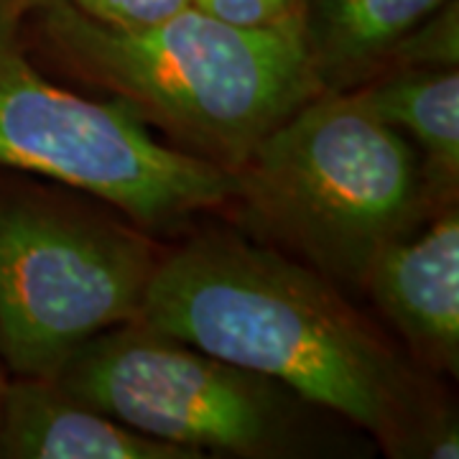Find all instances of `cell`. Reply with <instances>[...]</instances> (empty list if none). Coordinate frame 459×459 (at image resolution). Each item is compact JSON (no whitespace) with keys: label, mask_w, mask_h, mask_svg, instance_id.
Listing matches in <instances>:
<instances>
[{"label":"cell","mask_w":459,"mask_h":459,"mask_svg":"<svg viewBox=\"0 0 459 459\" xmlns=\"http://www.w3.org/2000/svg\"><path fill=\"white\" fill-rule=\"evenodd\" d=\"M141 325L273 377L391 457H459L455 411L337 286L271 246L210 230L161 255Z\"/></svg>","instance_id":"obj_1"},{"label":"cell","mask_w":459,"mask_h":459,"mask_svg":"<svg viewBox=\"0 0 459 459\" xmlns=\"http://www.w3.org/2000/svg\"><path fill=\"white\" fill-rule=\"evenodd\" d=\"M18 33L33 62L108 92L174 148L228 171L322 92L301 33L232 26L195 5L148 29H115L69 0H29Z\"/></svg>","instance_id":"obj_2"},{"label":"cell","mask_w":459,"mask_h":459,"mask_svg":"<svg viewBox=\"0 0 459 459\" xmlns=\"http://www.w3.org/2000/svg\"><path fill=\"white\" fill-rule=\"evenodd\" d=\"M232 174L228 207L243 228L332 283L362 286L431 217L419 151L358 90L314 95Z\"/></svg>","instance_id":"obj_3"},{"label":"cell","mask_w":459,"mask_h":459,"mask_svg":"<svg viewBox=\"0 0 459 459\" xmlns=\"http://www.w3.org/2000/svg\"><path fill=\"white\" fill-rule=\"evenodd\" d=\"M159 250L146 230L36 184L0 179V360L51 377L87 340L138 322Z\"/></svg>","instance_id":"obj_4"},{"label":"cell","mask_w":459,"mask_h":459,"mask_svg":"<svg viewBox=\"0 0 459 459\" xmlns=\"http://www.w3.org/2000/svg\"><path fill=\"white\" fill-rule=\"evenodd\" d=\"M18 13L0 5V169L77 189L146 232L228 210L232 171L161 143L117 100H87L47 80L21 41Z\"/></svg>","instance_id":"obj_5"},{"label":"cell","mask_w":459,"mask_h":459,"mask_svg":"<svg viewBox=\"0 0 459 459\" xmlns=\"http://www.w3.org/2000/svg\"><path fill=\"white\" fill-rule=\"evenodd\" d=\"M51 380L126 427L202 455L304 457L322 449L312 419L322 409L273 377L141 322L87 340Z\"/></svg>","instance_id":"obj_6"},{"label":"cell","mask_w":459,"mask_h":459,"mask_svg":"<svg viewBox=\"0 0 459 459\" xmlns=\"http://www.w3.org/2000/svg\"><path fill=\"white\" fill-rule=\"evenodd\" d=\"M362 289L406 340L427 373H459V210L449 204L427 228L385 247Z\"/></svg>","instance_id":"obj_7"},{"label":"cell","mask_w":459,"mask_h":459,"mask_svg":"<svg viewBox=\"0 0 459 459\" xmlns=\"http://www.w3.org/2000/svg\"><path fill=\"white\" fill-rule=\"evenodd\" d=\"M3 459H202L146 437L66 394L51 377L16 376L0 401Z\"/></svg>","instance_id":"obj_8"},{"label":"cell","mask_w":459,"mask_h":459,"mask_svg":"<svg viewBox=\"0 0 459 459\" xmlns=\"http://www.w3.org/2000/svg\"><path fill=\"white\" fill-rule=\"evenodd\" d=\"M449 0H307L301 44L322 90H358L385 72L398 41Z\"/></svg>","instance_id":"obj_9"},{"label":"cell","mask_w":459,"mask_h":459,"mask_svg":"<svg viewBox=\"0 0 459 459\" xmlns=\"http://www.w3.org/2000/svg\"><path fill=\"white\" fill-rule=\"evenodd\" d=\"M362 100L421 156L431 214L457 204L459 184V72L394 69L358 87Z\"/></svg>","instance_id":"obj_10"},{"label":"cell","mask_w":459,"mask_h":459,"mask_svg":"<svg viewBox=\"0 0 459 459\" xmlns=\"http://www.w3.org/2000/svg\"><path fill=\"white\" fill-rule=\"evenodd\" d=\"M459 65V3L449 0L409 31L391 51L385 72L394 69H455ZM383 72V74H385ZM380 77V74H377Z\"/></svg>","instance_id":"obj_11"},{"label":"cell","mask_w":459,"mask_h":459,"mask_svg":"<svg viewBox=\"0 0 459 459\" xmlns=\"http://www.w3.org/2000/svg\"><path fill=\"white\" fill-rule=\"evenodd\" d=\"M84 16L115 29H148L192 5V0H69Z\"/></svg>","instance_id":"obj_12"},{"label":"cell","mask_w":459,"mask_h":459,"mask_svg":"<svg viewBox=\"0 0 459 459\" xmlns=\"http://www.w3.org/2000/svg\"><path fill=\"white\" fill-rule=\"evenodd\" d=\"M192 5L243 29H291L301 33L289 0H192Z\"/></svg>","instance_id":"obj_13"},{"label":"cell","mask_w":459,"mask_h":459,"mask_svg":"<svg viewBox=\"0 0 459 459\" xmlns=\"http://www.w3.org/2000/svg\"><path fill=\"white\" fill-rule=\"evenodd\" d=\"M289 3H291L296 18H299V26H301V13H304V5H307V0H289Z\"/></svg>","instance_id":"obj_14"},{"label":"cell","mask_w":459,"mask_h":459,"mask_svg":"<svg viewBox=\"0 0 459 459\" xmlns=\"http://www.w3.org/2000/svg\"><path fill=\"white\" fill-rule=\"evenodd\" d=\"M5 365H3V360H0V401H3V391H5Z\"/></svg>","instance_id":"obj_15"},{"label":"cell","mask_w":459,"mask_h":459,"mask_svg":"<svg viewBox=\"0 0 459 459\" xmlns=\"http://www.w3.org/2000/svg\"><path fill=\"white\" fill-rule=\"evenodd\" d=\"M26 3H29V0H0V5H13V8H18V11H21Z\"/></svg>","instance_id":"obj_16"}]
</instances>
